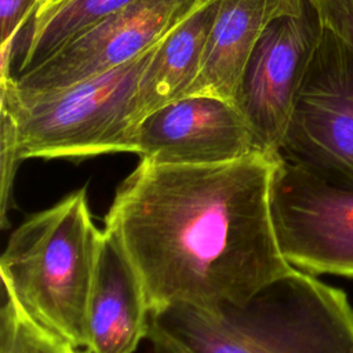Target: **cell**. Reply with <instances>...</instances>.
<instances>
[{
    "label": "cell",
    "mask_w": 353,
    "mask_h": 353,
    "mask_svg": "<svg viewBox=\"0 0 353 353\" xmlns=\"http://www.w3.org/2000/svg\"><path fill=\"white\" fill-rule=\"evenodd\" d=\"M280 157L252 152L204 165L139 160L117 188L105 229L135 268L150 313L241 305L294 269L270 211Z\"/></svg>",
    "instance_id": "1"
},
{
    "label": "cell",
    "mask_w": 353,
    "mask_h": 353,
    "mask_svg": "<svg viewBox=\"0 0 353 353\" xmlns=\"http://www.w3.org/2000/svg\"><path fill=\"white\" fill-rule=\"evenodd\" d=\"M157 353H353L343 290L292 269L241 305H175L150 313Z\"/></svg>",
    "instance_id": "2"
},
{
    "label": "cell",
    "mask_w": 353,
    "mask_h": 353,
    "mask_svg": "<svg viewBox=\"0 0 353 353\" xmlns=\"http://www.w3.org/2000/svg\"><path fill=\"white\" fill-rule=\"evenodd\" d=\"M157 46L113 70L63 88L36 91L21 87L14 76L1 80L3 229L12 205L15 174L23 160H81L108 153H137L141 125L137 88Z\"/></svg>",
    "instance_id": "3"
},
{
    "label": "cell",
    "mask_w": 353,
    "mask_h": 353,
    "mask_svg": "<svg viewBox=\"0 0 353 353\" xmlns=\"http://www.w3.org/2000/svg\"><path fill=\"white\" fill-rule=\"evenodd\" d=\"M101 236L80 188L19 223L0 256L4 295L76 347L87 345L85 312Z\"/></svg>",
    "instance_id": "4"
},
{
    "label": "cell",
    "mask_w": 353,
    "mask_h": 353,
    "mask_svg": "<svg viewBox=\"0 0 353 353\" xmlns=\"http://www.w3.org/2000/svg\"><path fill=\"white\" fill-rule=\"evenodd\" d=\"M270 211L280 251L301 272L353 279V188L280 157Z\"/></svg>",
    "instance_id": "5"
},
{
    "label": "cell",
    "mask_w": 353,
    "mask_h": 353,
    "mask_svg": "<svg viewBox=\"0 0 353 353\" xmlns=\"http://www.w3.org/2000/svg\"><path fill=\"white\" fill-rule=\"evenodd\" d=\"M281 156L331 183L353 188V51L324 28Z\"/></svg>",
    "instance_id": "6"
},
{
    "label": "cell",
    "mask_w": 353,
    "mask_h": 353,
    "mask_svg": "<svg viewBox=\"0 0 353 353\" xmlns=\"http://www.w3.org/2000/svg\"><path fill=\"white\" fill-rule=\"evenodd\" d=\"M323 34L309 0L296 14L274 19L245 68L236 106L248 121L258 150L281 154L296 99Z\"/></svg>",
    "instance_id": "7"
},
{
    "label": "cell",
    "mask_w": 353,
    "mask_h": 353,
    "mask_svg": "<svg viewBox=\"0 0 353 353\" xmlns=\"http://www.w3.org/2000/svg\"><path fill=\"white\" fill-rule=\"evenodd\" d=\"M205 1L138 0L14 77L23 88L50 91L103 74L161 43Z\"/></svg>",
    "instance_id": "8"
},
{
    "label": "cell",
    "mask_w": 353,
    "mask_h": 353,
    "mask_svg": "<svg viewBox=\"0 0 353 353\" xmlns=\"http://www.w3.org/2000/svg\"><path fill=\"white\" fill-rule=\"evenodd\" d=\"M259 152L255 135L237 106L212 97H185L150 113L139 125L141 161L204 165Z\"/></svg>",
    "instance_id": "9"
},
{
    "label": "cell",
    "mask_w": 353,
    "mask_h": 353,
    "mask_svg": "<svg viewBox=\"0 0 353 353\" xmlns=\"http://www.w3.org/2000/svg\"><path fill=\"white\" fill-rule=\"evenodd\" d=\"M149 319L141 279L120 241L103 228L85 312V349L134 353L148 336Z\"/></svg>",
    "instance_id": "10"
},
{
    "label": "cell",
    "mask_w": 353,
    "mask_h": 353,
    "mask_svg": "<svg viewBox=\"0 0 353 353\" xmlns=\"http://www.w3.org/2000/svg\"><path fill=\"white\" fill-rule=\"evenodd\" d=\"M305 1L219 0L199 74L185 97H212L236 106L245 68L265 29L283 15L299 12Z\"/></svg>",
    "instance_id": "11"
},
{
    "label": "cell",
    "mask_w": 353,
    "mask_h": 353,
    "mask_svg": "<svg viewBox=\"0 0 353 353\" xmlns=\"http://www.w3.org/2000/svg\"><path fill=\"white\" fill-rule=\"evenodd\" d=\"M219 0H207L154 50L137 88L141 123L154 110L183 98L194 83Z\"/></svg>",
    "instance_id": "12"
},
{
    "label": "cell",
    "mask_w": 353,
    "mask_h": 353,
    "mask_svg": "<svg viewBox=\"0 0 353 353\" xmlns=\"http://www.w3.org/2000/svg\"><path fill=\"white\" fill-rule=\"evenodd\" d=\"M138 0H73L40 23H28L18 39L22 74L44 62L69 43Z\"/></svg>",
    "instance_id": "13"
},
{
    "label": "cell",
    "mask_w": 353,
    "mask_h": 353,
    "mask_svg": "<svg viewBox=\"0 0 353 353\" xmlns=\"http://www.w3.org/2000/svg\"><path fill=\"white\" fill-rule=\"evenodd\" d=\"M0 312V353H90L80 352L61 336L28 317L4 295Z\"/></svg>",
    "instance_id": "14"
},
{
    "label": "cell",
    "mask_w": 353,
    "mask_h": 353,
    "mask_svg": "<svg viewBox=\"0 0 353 353\" xmlns=\"http://www.w3.org/2000/svg\"><path fill=\"white\" fill-rule=\"evenodd\" d=\"M324 29L353 51V0H309Z\"/></svg>",
    "instance_id": "15"
},
{
    "label": "cell",
    "mask_w": 353,
    "mask_h": 353,
    "mask_svg": "<svg viewBox=\"0 0 353 353\" xmlns=\"http://www.w3.org/2000/svg\"><path fill=\"white\" fill-rule=\"evenodd\" d=\"M34 12V0H0L1 43H18L21 32L30 22Z\"/></svg>",
    "instance_id": "16"
},
{
    "label": "cell",
    "mask_w": 353,
    "mask_h": 353,
    "mask_svg": "<svg viewBox=\"0 0 353 353\" xmlns=\"http://www.w3.org/2000/svg\"><path fill=\"white\" fill-rule=\"evenodd\" d=\"M73 0H34V12L29 23H40Z\"/></svg>",
    "instance_id": "17"
}]
</instances>
